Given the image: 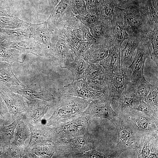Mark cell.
I'll use <instances>...</instances> for the list:
<instances>
[{"instance_id":"1","label":"cell","mask_w":158,"mask_h":158,"mask_svg":"<svg viewBox=\"0 0 158 158\" xmlns=\"http://www.w3.org/2000/svg\"><path fill=\"white\" fill-rule=\"evenodd\" d=\"M91 102L82 98L61 95L54 102L53 112L48 120V125H55L82 113Z\"/></svg>"},{"instance_id":"2","label":"cell","mask_w":158,"mask_h":158,"mask_svg":"<svg viewBox=\"0 0 158 158\" xmlns=\"http://www.w3.org/2000/svg\"><path fill=\"white\" fill-rule=\"evenodd\" d=\"M120 8L123 14L124 26L129 36L144 37L153 29L139 2H131Z\"/></svg>"},{"instance_id":"3","label":"cell","mask_w":158,"mask_h":158,"mask_svg":"<svg viewBox=\"0 0 158 158\" xmlns=\"http://www.w3.org/2000/svg\"><path fill=\"white\" fill-rule=\"evenodd\" d=\"M54 149L58 156L61 158H75L80 154L95 148L98 142L89 132L80 136L59 138L54 140Z\"/></svg>"},{"instance_id":"4","label":"cell","mask_w":158,"mask_h":158,"mask_svg":"<svg viewBox=\"0 0 158 158\" xmlns=\"http://www.w3.org/2000/svg\"><path fill=\"white\" fill-rule=\"evenodd\" d=\"M93 117L83 113L65 122L54 125L51 130V137L55 140L59 138L73 137L89 132L88 128Z\"/></svg>"},{"instance_id":"5","label":"cell","mask_w":158,"mask_h":158,"mask_svg":"<svg viewBox=\"0 0 158 158\" xmlns=\"http://www.w3.org/2000/svg\"><path fill=\"white\" fill-rule=\"evenodd\" d=\"M110 121L115 126L118 134L116 149L121 154L127 150L134 149L138 146L143 137L137 133L124 119L117 116Z\"/></svg>"},{"instance_id":"6","label":"cell","mask_w":158,"mask_h":158,"mask_svg":"<svg viewBox=\"0 0 158 158\" xmlns=\"http://www.w3.org/2000/svg\"><path fill=\"white\" fill-rule=\"evenodd\" d=\"M120 116L141 136L158 134V122L153 118L133 109L123 112Z\"/></svg>"},{"instance_id":"7","label":"cell","mask_w":158,"mask_h":158,"mask_svg":"<svg viewBox=\"0 0 158 158\" xmlns=\"http://www.w3.org/2000/svg\"><path fill=\"white\" fill-rule=\"evenodd\" d=\"M127 68H121V70L116 73L105 74V81L108 89L109 97L114 110L122 92L129 82Z\"/></svg>"},{"instance_id":"8","label":"cell","mask_w":158,"mask_h":158,"mask_svg":"<svg viewBox=\"0 0 158 158\" xmlns=\"http://www.w3.org/2000/svg\"><path fill=\"white\" fill-rule=\"evenodd\" d=\"M150 43L146 37H143L137 48L136 54L131 64L128 67L130 74L129 82L132 83L144 78L143 73L146 59L150 56Z\"/></svg>"},{"instance_id":"9","label":"cell","mask_w":158,"mask_h":158,"mask_svg":"<svg viewBox=\"0 0 158 158\" xmlns=\"http://www.w3.org/2000/svg\"><path fill=\"white\" fill-rule=\"evenodd\" d=\"M33 39L41 46L46 57H53V50L51 38V30L47 20L39 24L29 23L28 26Z\"/></svg>"},{"instance_id":"10","label":"cell","mask_w":158,"mask_h":158,"mask_svg":"<svg viewBox=\"0 0 158 158\" xmlns=\"http://www.w3.org/2000/svg\"><path fill=\"white\" fill-rule=\"evenodd\" d=\"M114 44V40L111 35L93 44L81 56L89 63H99L108 56L110 50Z\"/></svg>"},{"instance_id":"11","label":"cell","mask_w":158,"mask_h":158,"mask_svg":"<svg viewBox=\"0 0 158 158\" xmlns=\"http://www.w3.org/2000/svg\"><path fill=\"white\" fill-rule=\"evenodd\" d=\"M61 95H66L80 97L90 102L98 99H104L100 95L91 92L85 79L73 81L59 90Z\"/></svg>"},{"instance_id":"12","label":"cell","mask_w":158,"mask_h":158,"mask_svg":"<svg viewBox=\"0 0 158 158\" xmlns=\"http://www.w3.org/2000/svg\"><path fill=\"white\" fill-rule=\"evenodd\" d=\"M93 118L99 117L110 120L118 115L112 108L110 99H98L91 102L82 113Z\"/></svg>"},{"instance_id":"13","label":"cell","mask_w":158,"mask_h":158,"mask_svg":"<svg viewBox=\"0 0 158 158\" xmlns=\"http://www.w3.org/2000/svg\"><path fill=\"white\" fill-rule=\"evenodd\" d=\"M8 88L13 93L20 95L30 100L38 99L53 102L57 99L44 88L26 85L12 86Z\"/></svg>"},{"instance_id":"14","label":"cell","mask_w":158,"mask_h":158,"mask_svg":"<svg viewBox=\"0 0 158 158\" xmlns=\"http://www.w3.org/2000/svg\"><path fill=\"white\" fill-rule=\"evenodd\" d=\"M158 134H147L140 140L134 150L138 158L158 157Z\"/></svg>"},{"instance_id":"15","label":"cell","mask_w":158,"mask_h":158,"mask_svg":"<svg viewBox=\"0 0 158 158\" xmlns=\"http://www.w3.org/2000/svg\"><path fill=\"white\" fill-rule=\"evenodd\" d=\"M2 45L6 47L16 49L23 54L31 53L46 57L41 46L34 39L19 41L5 40L2 42Z\"/></svg>"},{"instance_id":"16","label":"cell","mask_w":158,"mask_h":158,"mask_svg":"<svg viewBox=\"0 0 158 158\" xmlns=\"http://www.w3.org/2000/svg\"><path fill=\"white\" fill-rule=\"evenodd\" d=\"M111 34L115 44L121 47L122 44L128 37L123 22V14L120 8L117 7L111 20Z\"/></svg>"},{"instance_id":"17","label":"cell","mask_w":158,"mask_h":158,"mask_svg":"<svg viewBox=\"0 0 158 158\" xmlns=\"http://www.w3.org/2000/svg\"><path fill=\"white\" fill-rule=\"evenodd\" d=\"M141 102L140 97L125 88L119 99L114 111L118 116L125 111L135 109Z\"/></svg>"},{"instance_id":"18","label":"cell","mask_w":158,"mask_h":158,"mask_svg":"<svg viewBox=\"0 0 158 158\" xmlns=\"http://www.w3.org/2000/svg\"><path fill=\"white\" fill-rule=\"evenodd\" d=\"M121 47L115 44L110 50L108 56L99 62L104 69L105 74L116 73L121 70Z\"/></svg>"},{"instance_id":"19","label":"cell","mask_w":158,"mask_h":158,"mask_svg":"<svg viewBox=\"0 0 158 158\" xmlns=\"http://www.w3.org/2000/svg\"><path fill=\"white\" fill-rule=\"evenodd\" d=\"M144 37L129 36L126 44L120 52L121 68L128 67L131 63L135 49Z\"/></svg>"},{"instance_id":"20","label":"cell","mask_w":158,"mask_h":158,"mask_svg":"<svg viewBox=\"0 0 158 158\" xmlns=\"http://www.w3.org/2000/svg\"><path fill=\"white\" fill-rule=\"evenodd\" d=\"M111 20L101 17L90 26L91 33L96 42L105 39L111 35Z\"/></svg>"},{"instance_id":"21","label":"cell","mask_w":158,"mask_h":158,"mask_svg":"<svg viewBox=\"0 0 158 158\" xmlns=\"http://www.w3.org/2000/svg\"><path fill=\"white\" fill-rule=\"evenodd\" d=\"M0 90L3 93L7 103L13 114L16 115L19 110L25 107V103L22 97L13 93L2 85H0Z\"/></svg>"},{"instance_id":"22","label":"cell","mask_w":158,"mask_h":158,"mask_svg":"<svg viewBox=\"0 0 158 158\" xmlns=\"http://www.w3.org/2000/svg\"><path fill=\"white\" fill-rule=\"evenodd\" d=\"M0 35L4 39L11 41L33 39L28 28L15 29L0 28Z\"/></svg>"},{"instance_id":"23","label":"cell","mask_w":158,"mask_h":158,"mask_svg":"<svg viewBox=\"0 0 158 158\" xmlns=\"http://www.w3.org/2000/svg\"><path fill=\"white\" fill-rule=\"evenodd\" d=\"M11 66L12 63H0V81L3 82L8 88L24 86L13 73Z\"/></svg>"},{"instance_id":"24","label":"cell","mask_w":158,"mask_h":158,"mask_svg":"<svg viewBox=\"0 0 158 158\" xmlns=\"http://www.w3.org/2000/svg\"><path fill=\"white\" fill-rule=\"evenodd\" d=\"M49 102L42 100H31L28 106L31 110V116L35 122L41 120L51 107Z\"/></svg>"},{"instance_id":"25","label":"cell","mask_w":158,"mask_h":158,"mask_svg":"<svg viewBox=\"0 0 158 158\" xmlns=\"http://www.w3.org/2000/svg\"><path fill=\"white\" fill-rule=\"evenodd\" d=\"M87 61L81 56L76 57L69 64L67 68L71 71L73 76V81L86 78Z\"/></svg>"},{"instance_id":"26","label":"cell","mask_w":158,"mask_h":158,"mask_svg":"<svg viewBox=\"0 0 158 158\" xmlns=\"http://www.w3.org/2000/svg\"><path fill=\"white\" fill-rule=\"evenodd\" d=\"M144 0L140 4L152 27L158 26V11L157 1Z\"/></svg>"},{"instance_id":"27","label":"cell","mask_w":158,"mask_h":158,"mask_svg":"<svg viewBox=\"0 0 158 158\" xmlns=\"http://www.w3.org/2000/svg\"><path fill=\"white\" fill-rule=\"evenodd\" d=\"M24 54L16 49L0 46V60L10 63H23L25 59Z\"/></svg>"},{"instance_id":"28","label":"cell","mask_w":158,"mask_h":158,"mask_svg":"<svg viewBox=\"0 0 158 158\" xmlns=\"http://www.w3.org/2000/svg\"><path fill=\"white\" fill-rule=\"evenodd\" d=\"M152 85L144 77L135 82L128 83L125 88L140 97H145L149 94Z\"/></svg>"},{"instance_id":"29","label":"cell","mask_w":158,"mask_h":158,"mask_svg":"<svg viewBox=\"0 0 158 158\" xmlns=\"http://www.w3.org/2000/svg\"><path fill=\"white\" fill-rule=\"evenodd\" d=\"M29 23L15 16H0V28L15 29L28 28Z\"/></svg>"},{"instance_id":"30","label":"cell","mask_w":158,"mask_h":158,"mask_svg":"<svg viewBox=\"0 0 158 158\" xmlns=\"http://www.w3.org/2000/svg\"><path fill=\"white\" fill-rule=\"evenodd\" d=\"M85 79L105 80L104 69L99 63H92L87 61Z\"/></svg>"},{"instance_id":"31","label":"cell","mask_w":158,"mask_h":158,"mask_svg":"<svg viewBox=\"0 0 158 158\" xmlns=\"http://www.w3.org/2000/svg\"><path fill=\"white\" fill-rule=\"evenodd\" d=\"M118 5V0H102L99 10L102 17L111 20Z\"/></svg>"},{"instance_id":"32","label":"cell","mask_w":158,"mask_h":158,"mask_svg":"<svg viewBox=\"0 0 158 158\" xmlns=\"http://www.w3.org/2000/svg\"><path fill=\"white\" fill-rule=\"evenodd\" d=\"M158 26L145 34L144 37H146L152 45L153 52L151 53V59L155 63L157 67L158 66Z\"/></svg>"},{"instance_id":"33","label":"cell","mask_w":158,"mask_h":158,"mask_svg":"<svg viewBox=\"0 0 158 158\" xmlns=\"http://www.w3.org/2000/svg\"><path fill=\"white\" fill-rule=\"evenodd\" d=\"M16 128V132L12 144L13 146L18 147L24 144L30 135L27 127L22 122L18 123Z\"/></svg>"},{"instance_id":"34","label":"cell","mask_w":158,"mask_h":158,"mask_svg":"<svg viewBox=\"0 0 158 158\" xmlns=\"http://www.w3.org/2000/svg\"><path fill=\"white\" fill-rule=\"evenodd\" d=\"M158 83L152 85L148 95L145 97H140L141 101L158 113Z\"/></svg>"},{"instance_id":"35","label":"cell","mask_w":158,"mask_h":158,"mask_svg":"<svg viewBox=\"0 0 158 158\" xmlns=\"http://www.w3.org/2000/svg\"><path fill=\"white\" fill-rule=\"evenodd\" d=\"M54 150V147L50 144L46 142L41 146L34 148L33 152L39 156L43 157H51L53 155Z\"/></svg>"},{"instance_id":"36","label":"cell","mask_w":158,"mask_h":158,"mask_svg":"<svg viewBox=\"0 0 158 158\" xmlns=\"http://www.w3.org/2000/svg\"><path fill=\"white\" fill-rule=\"evenodd\" d=\"M134 110L142 112L153 118L158 122V113L142 101Z\"/></svg>"},{"instance_id":"37","label":"cell","mask_w":158,"mask_h":158,"mask_svg":"<svg viewBox=\"0 0 158 158\" xmlns=\"http://www.w3.org/2000/svg\"><path fill=\"white\" fill-rule=\"evenodd\" d=\"M30 139L29 145H33L38 142H41L45 139V136L44 133L39 129H34L30 130Z\"/></svg>"},{"instance_id":"38","label":"cell","mask_w":158,"mask_h":158,"mask_svg":"<svg viewBox=\"0 0 158 158\" xmlns=\"http://www.w3.org/2000/svg\"><path fill=\"white\" fill-rule=\"evenodd\" d=\"M76 157L80 158H109L108 155L98 151L95 148H92L77 155ZM75 157V158H76Z\"/></svg>"},{"instance_id":"39","label":"cell","mask_w":158,"mask_h":158,"mask_svg":"<svg viewBox=\"0 0 158 158\" xmlns=\"http://www.w3.org/2000/svg\"><path fill=\"white\" fill-rule=\"evenodd\" d=\"M102 0H86L87 7L89 12L99 13Z\"/></svg>"},{"instance_id":"40","label":"cell","mask_w":158,"mask_h":158,"mask_svg":"<svg viewBox=\"0 0 158 158\" xmlns=\"http://www.w3.org/2000/svg\"><path fill=\"white\" fill-rule=\"evenodd\" d=\"M70 8L80 12H84L86 10V5L84 0H72Z\"/></svg>"},{"instance_id":"41","label":"cell","mask_w":158,"mask_h":158,"mask_svg":"<svg viewBox=\"0 0 158 158\" xmlns=\"http://www.w3.org/2000/svg\"><path fill=\"white\" fill-rule=\"evenodd\" d=\"M50 7L53 10L61 0H48Z\"/></svg>"},{"instance_id":"42","label":"cell","mask_w":158,"mask_h":158,"mask_svg":"<svg viewBox=\"0 0 158 158\" xmlns=\"http://www.w3.org/2000/svg\"><path fill=\"white\" fill-rule=\"evenodd\" d=\"M129 0H118L119 8L121 7L126 4Z\"/></svg>"},{"instance_id":"43","label":"cell","mask_w":158,"mask_h":158,"mask_svg":"<svg viewBox=\"0 0 158 158\" xmlns=\"http://www.w3.org/2000/svg\"><path fill=\"white\" fill-rule=\"evenodd\" d=\"M85 0V1H86V0Z\"/></svg>"}]
</instances>
